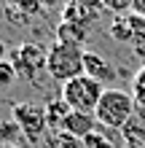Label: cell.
Returning a JSON list of instances; mask_svg holds the SVG:
<instances>
[{
	"label": "cell",
	"instance_id": "cell-1",
	"mask_svg": "<svg viewBox=\"0 0 145 148\" xmlns=\"http://www.w3.org/2000/svg\"><path fill=\"white\" fill-rule=\"evenodd\" d=\"M137 113V102L129 92L124 89H105L99 105L94 110V119L102 129H121L132 121V116Z\"/></svg>",
	"mask_w": 145,
	"mask_h": 148
},
{
	"label": "cell",
	"instance_id": "cell-2",
	"mask_svg": "<svg viewBox=\"0 0 145 148\" xmlns=\"http://www.w3.org/2000/svg\"><path fill=\"white\" fill-rule=\"evenodd\" d=\"M102 94H105V86L99 81H94L91 75H75L70 81L62 84V92H59V97H62L70 110H83V113H94Z\"/></svg>",
	"mask_w": 145,
	"mask_h": 148
},
{
	"label": "cell",
	"instance_id": "cell-3",
	"mask_svg": "<svg viewBox=\"0 0 145 148\" xmlns=\"http://www.w3.org/2000/svg\"><path fill=\"white\" fill-rule=\"evenodd\" d=\"M83 54H86V49H81V46L54 40L48 46V70L46 73L59 84L70 81L75 75H83Z\"/></svg>",
	"mask_w": 145,
	"mask_h": 148
},
{
	"label": "cell",
	"instance_id": "cell-4",
	"mask_svg": "<svg viewBox=\"0 0 145 148\" xmlns=\"http://www.w3.org/2000/svg\"><path fill=\"white\" fill-rule=\"evenodd\" d=\"M8 62L14 65V70L19 78L24 81H35V78L48 70V49H43L40 43H19V46L11 49V54H8Z\"/></svg>",
	"mask_w": 145,
	"mask_h": 148
},
{
	"label": "cell",
	"instance_id": "cell-5",
	"mask_svg": "<svg viewBox=\"0 0 145 148\" xmlns=\"http://www.w3.org/2000/svg\"><path fill=\"white\" fill-rule=\"evenodd\" d=\"M11 119L19 124L22 137L30 140V143H40L48 135L46 105H38V102H16L11 108Z\"/></svg>",
	"mask_w": 145,
	"mask_h": 148
},
{
	"label": "cell",
	"instance_id": "cell-6",
	"mask_svg": "<svg viewBox=\"0 0 145 148\" xmlns=\"http://www.w3.org/2000/svg\"><path fill=\"white\" fill-rule=\"evenodd\" d=\"M83 73L91 75L94 81H99L102 86L108 81H116V67L110 65L99 51H91V49H86V54H83Z\"/></svg>",
	"mask_w": 145,
	"mask_h": 148
},
{
	"label": "cell",
	"instance_id": "cell-7",
	"mask_svg": "<svg viewBox=\"0 0 145 148\" xmlns=\"http://www.w3.org/2000/svg\"><path fill=\"white\" fill-rule=\"evenodd\" d=\"M97 119H94V113H83V110H70V116H67L65 121V129L62 132L67 135H73V137H78V140H83V137H89L91 132H97Z\"/></svg>",
	"mask_w": 145,
	"mask_h": 148
},
{
	"label": "cell",
	"instance_id": "cell-8",
	"mask_svg": "<svg viewBox=\"0 0 145 148\" xmlns=\"http://www.w3.org/2000/svg\"><path fill=\"white\" fill-rule=\"evenodd\" d=\"M121 140L126 148H145V110L132 116V121L121 129Z\"/></svg>",
	"mask_w": 145,
	"mask_h": 148
},
{
	"label": "cell",
	"instance_id": "cell-9",
	"mask_svg": "<svg viewBox=\"0 0 145 148\" xmlns=\"http://www.w3.org/2000/svg\"><path fill=\"white\" fill-rule=\"evenodd\" d=\"M5 5V16L11 22H27L30 16L40 14V0H3Z\"/></svg>",
	"mask_w": 145,
	"mask_h": 148
},
{
	"label": "cell",
	"instance_id": "cell-10",
	"mask_svg": "<svg viewBox=\"0 0 145 148\" xmlns=\"http://www.w3.org/2000/svg\"><path fill=\"white\" fill-rule=\"evenodd\" d=\"M89 24H75V22H59L57 24V40L59 43H73V46H81L89 38Z\"/></svg>",
	"mask_w": 145,
	"mask_h": 148
},
{
	"label": "cell",
	"instance_id": "cell-11",
	"mask_svg": "<svg viewBox=\"0 0 145 148\" xmlns=\"http://www.w3.org/2000/svg\"><path fill=\"white\" fill-rule=\"evenodd\" d=\"M70 116V105L62 97H51L46 102V119H48V132H62L65 121Z\"/></svg>",
	"mask_w": 145,
	"mask_h": 148
},
{
	"label": "cell",
	"instance_id": "cell-12",
	"mask_svg": "<svg viewBox=\"0 0 145 148\" xmlns=\"http://www.w3.org/2000/svg\"><path fill=\"white\" fill-rule=\"evenodd\" d=\"M94 19H97V16L89 14L86 8L78 5L75 0H67V3L62 5V22H75V24H89V27H91Z\"/></svg>",
	"mask_w": 145,
	"mask_h": 148
},
{
	"label": "cell",
	"instance_id": "cell-13",
	"mask_svg": "<svg viewBox=\"0 0 145 148\" xmlns=\"http://www.w3.org/2000/svg\"><path fill=\"white\" fill-rule=\"evenodd\" d=\"M108 35L113 40H118V43H132L134 30L129 27L126 16H113V22H110V27H108Z\"/></svg>",
	"mask_w": 145,
	"mask_h": 148
},
{
	"label": "cell",
	"instance_id": "cell-14",
	"mask_svg": "<svg viewBox=\"0 0 145 148\" xmlns=\"http://www.w3.org/2000/svg\"><path fill=\"white\" fill-rule=\"evenodd\" d=\"M132 97L137 102V110H145V62L140 65V70L132 78Z\"/></svg>",
	"mask_w": 145,
	"mask_h": 148
},
{
	"label": "cell",
	"instance_id": "cell-15",
	"mask_svg": "<svg viewBox=\"0 0 145 148\" xmlns=\"http://www.w3.org/2000/svg\"><path fill=\"white\" fill-rule=\"evenodd\" d=\"M22 129L14 119H0V145H11V140H19Z\"/></svg>",
	"mask_w": 145,
	"mask_h": 148
},
{
	"label": "cell",
	"instance_id": "cell-16",
	"mask_svg": "<svg viewBox=\"0 0 145 148\" xmlns=\"http://www.w3.org/2000/svg\"><path fill=\"white\" fill-rule=\"evenodd\" d=\"M51 135V145L54 148H83V140H78V137L67 135V132H48Z\"/></svg>",
	"mask_w": 145,
	"mask_h": 148
},
{
	"label": "cell",
	"instance_id": "cell-17",
	"mask_svg": "<svg viewBox=\"0 0 145 148\" xmlns=\"http://www.w3.org/2000/svg\"><path fill=\"white\" fill-rule=\"evenodd\" d=\"M83 148H118V145H116V143H110L108 137L97 129V132H91L89 137H83Z\"/></svg>",
	"mask_w": 145,
	"mask_h": 148
},
{
	"label": "cell",
	"instance_id": "cell-18",
	"mask_svg": "<svg viewBox=\"0 0 145 148\" xmlns=\"http://www.w3.org/2000/svg\"><path fill=\"white\" fill-rule=\"evenodd\" d=\"M105 11H110L113 16H124L132 11V0H102Z\"/></svg>",
	"mask_w": 145,
	"mask_h": 148
},
{
	"label": "cell",
	"instance_id": "cell-19",
	"mask_svg": "<svg viewBox=\"0 0 145 148\" xmlns=\"http://www.w3.org/2000/svg\"><path fill=\"white\" fill-rule=\"evenodd\" d=\"M16 78H19V75H16L14 65L8 62V59H3V62H0V89H8V86H11Z\"/></svg>",
	"mask_w": 145,
	"mask_h": 148
},
{
	"label": "cell",
	"instance_id": "cell-20",
	"mask_svg": "<svg viewBox=\"0 0 145 148\" xmlns=\"http://www.w3.org/2000/svg\"><path fill=\"white\" fill-rule=\"evenodd\" d=\"M129 46H132V51H134V57H140L142 62H145V30H142V32H137V35L132 38Z\"/></svg>",
	"mask_w": 145,
	"mask_h": 148
},
{
	"label": "cell",
	"instance_id": "cell-21",
	"mask_svg": "<svg viewBox=\"0 0 145 148\" xmlns=\"http://www.w3.org/2000/svg\"><path fill=\"white\" fill-rule=\"evenodd\" d=\"M124 16H126V22H129V27L134 30V35L145 30V16H142V14H134V11H129V14H124Z\"/></svg>",
	"mask_w": 145,
	"mask_h": 148
},
{
	"label": "cell",
	"instance_id": "cell-22",
	"mask_svg": "<svg viewBox=\"0 0 145 148\" xmlns=\"http://www.w3.org/2000/svg\"><path fill=\"white\" fill-rule=\"evenodd\" d=\"M78 5H83L89 14H94V16H99L102 11H105V5H102V0H75Z\"/></svg>",
	"mask_w": 145,
	"mask_h": 148
},
{
	"label": "cell",
	"instance_id": "cell-23",
	"mask_svg": "<svg viewBox=\"0 0 145 148\" xmlns=\"http://www.w3.org/2000/svg\"><path fill=\"white\" fill-rule=\"evenodd\" d=\"M132 11L145 16V0H132Z\"/></svg>",
	"mask_w": 145,
	"mask_h": 148
},
{
	"label": "cell",
	"instance_id": "cell-24",
	"mask_svg": "<svg viewBox=\"0 0 145 148\" xmlns=\"http://www.w3.org/2000/svg\"><path fill=\"white\" fill-rule=\"evenodd\" d=\"M8 54H11V51H8V46H5V40L0 38V62H3V59H8Z\"/></svg>",
	"mask_w": 145,
	"mask_h": 148
},
{
	"label": "cell",
	"instance_id": "cell-25",
	"mask_svg": "<svg viewBox=\"0 0 145 148\" xmlns=\"http://www.w3.org/2000/svg\"><path fill=\"white\" fill-rule=\"evenodd\" d=\"M0 3H3V0H0Z\"/></svg>",
	"mask_w": 145,
	"mask_h": 148
}]
</instances>
